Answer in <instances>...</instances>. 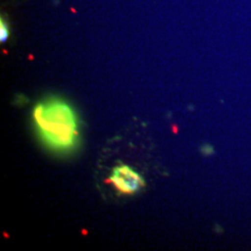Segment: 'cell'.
Wrapping results in <instances>:
<instances>
[{
	"instance_id": "obj_1",
	"label": "cell",
	"mask_w": 251,
	"mask_h": 251,
	"mask_svg": "<svg viewBox=\"0 0 251 251\" xmlns=\"http://www.w3.org/2000/svg\"><path fill=\"white\" fill-rule=\"evenodd\" d=\"M37 130L43 141L56 150H68L78 135L75 113L67 103L59 100L39 103L34 111Z\"/></svg>"
},
{
	"instance_id": "obj_2",
	"label": "cell",
	"mask_w": 251,
	"mask_h": 251,
	"mask_svg": "<svg viewBox=\"0 0 251 251\" xmlns=\"http://www.w3.org/2000/svg\"><path fill=\"white\" fill-rule=\"evenodd\" d=\"M108 182L112 183L117 191L126 195H132L145 185L144 179L140 174L127 166L116 168L112 176L108 179Z\"/></svg>"
},
{
	"instance_id": "obj_3",
	"label": "cell",
	"mask_w": 251,
	"mask_h": 251,
	"mask_svg": "<svg viewBox=\"0 0 251 251\" xmlns=\"http://www.w3.org/2000/svg\"><path fill=\"white\" fill-rule=\"evenodd\" d=\"M9 29L8 24L3 20V17H1L0 20V41L1 43L6 42L7 39L9 38Z\"/></svg>"
}]
</instances>
